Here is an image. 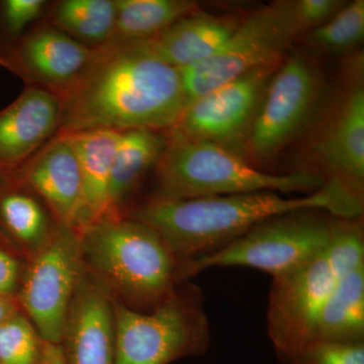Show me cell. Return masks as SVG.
I'll list each match as a JSON object with an SVG mask.
<instances>
[{"mask_svg":"<svg viewBox=\"0 0 364 364\" xmlns=\"http://www.w3.org/2000/svg\"><path fill=\"white\" fill-rule=\"evenodd\" d=\"M58 133L130 129L170 131L188 105L178 69L148 41L95 50L63 92Z\"/></svg>","mask_w":364,"mask_h":364,"instance_id":"6da1fadb","label":"cell"},{"mask_svg":"<svg viewBox=\"0 0 364 364\" xmlns=\"http://www.w3.org/2000/svg\"><path fill=\"white\" fill-rule=\"evenodd\" d=\"M318 210L339 219H359L360 193L337 177L313 193L287 198L274 191L166 198L153 196L124 215L150 227L184 265L214 253L261 223L291 213Z\"/></svg>","mask_w":364,"mask_h":364,"instance_id":"7a4b0ae2","label":"cell"},{"mask_svg":"<svg viewBox=\"0 0 364 364\" xmlns=\"http://www.w3.org/2000/svg\"><path fill=\"white\" fill-rule=\"evenodd\" d=\"M78 235L86 269L133 310H152L186 280L184 263L161 237L126 215H105Z\"/></svg>","mask_w":364,"mask_h":364,"instance_id":"3957f363","label":"cell"},{"mask_svg":"<svg viewBox=\"0 0 364 364\" xmlns=\"http://www.w3.org/2000/svg\"><path fill=\"white\" fill-rule=\"evenodd\" d=\"M154 172L157 186L154 196L166 198H210L258 191L310 193L327 181L310 170L268 173L245 157L217 144L169 132Z\"/></svg>","mask_w":364,"mask_h":364,"instance_id":"277c9868","label":"cell"},{"mask_svg":"<svg viewBox=\"0 0 364 364\" xmlns=\"http://www.w3.org/2000/svg\"><path fill=\"white\" fill-rule=\"evenodd\" d=\"M364 262L359 219H339L328 247L298 269L273 279L267 311L269 338L279 358L314 341L326 301L340 279Z\"/></svg>","mask_w":364,"mask_h":364,"instance_id":"5b68a950","label":"cell"},{"mask_svg":"<svg viewBox=\"0 0 364 364\" xmlns=\"http://www.w3.org/2000/svg\"><path fill=\"white\" fill-rule=\"evenodd\" d=\"M114 364H170L205 354L210 325L200 289L177 287L148 312L133 310L114 298Z\"/></svg>","mask_w":364,"mask_h":364,"instance_id":"8992f818","label":"cell"},{"mask_svg":"<svg viewBox=\"0 0 364 364\" xmlns=\"http://www.w3.org/2000/svg\"><path fill=\"white\" fill-rule=\"evenodd\" d=\"M339 218L318 210L291 213L261 223L237 240L184 265L186 279L214 267H249L284 277L322 253Z\"/></svg>","mask_w":364,"mask_h":364,"instance_id":"52a82bcc","label":"cell"},{"mask_svg":"<svg viewBox=\"0 0 364 364\" xmlns=\"http://www.w3.org/2000/svg\"><path fill=\"white\" fill-rule=\"evenodd\" d=\"M301 37L293 0H280L256 9L240 21L213 56L178 69L188 105L253 69L279 63Z\"/></svg>","mask_w":364,"mask_h":364,"instance_id":"ba28073f","label":"cell"},{"mask_svg":"<svg viewBox=\"0 0 364 364\" xmlns=\"http://www.w3.org/2000/svg\"><path fill=\"white\" fill-rule=\"evenodd\" d=\"M324 78L312 56L287 54L269 85L246 144V158L277 156L312 124L320 109Z\"/></svg>","mask_w":364,"mask_h":364,"instance_id":"9c48e42d","label":"cell"},{"mask_svg":"<svg viewBox=\"0 0 364 364\" xmlns=\"http://www.w3.org/2000/svg\"><path fill=\"white\" fill-rule=\"evenodd\" d=\"M83 272L79 235L62 225L44 247L28 259L16 301L47 343H61Z\"/></svg>","mask_w":364,"mask_h":364,"instance_id":"30bf717a","label":"cell"},{"mask_svg":"<svg viewBox=\"0 0 364 364\" xmlns=\"http://www.w3.org/2000/svg\"><path fill=\"white\" fill-rule=\"evenodd\" d=\"M280 63L253 69L189 102L169 133L217 144L246 158L249 135Z\"/></svg>","mask_w":364,"mask_h":364,"instance_id":"8fae6325","label":"cell"},{"mask_svg":"<svg viewBox=\"0 0 364 364\" xmlns=\"http://www.w3.org/2000/svg\"><path fill=\"white\" fill-rule=\"evenodd\" d=\"M341 86L321 124L313 152L332 176L360 193L364 181L363 55L345 65Z\"/></svg>","mask_w":364,"mask_h":364,"instance_id":"7c38bea8","label":"cell"},{"mask_svg":"<svg viewBox=\"0 0 364 364\" xmlns=\"http://www.w3.org/2000/svg\"><path fill=\"white\" fill-rule=\"evenodd\" d=\"M95 50L44 21L11 42L0 44V67L60 95L80 76Z\"/></svg>","mask_w":364,"mask_h":364,"instance_id":"4fadbf2b","label":"cell"},{"mask_svg":"<svg viewBox=\"0 0 364 364\" xmlns=\"http://www.w3.org/2000/svg\"><path fill=\"white\" fill-rule=\"evenodd\" d=\"M6 176L37 196L59 225L77 233L82 198L80 171L65 134H57L20 168Z\"/></svg>","mask_w":364,"mask_h":364,"instance_id":"5bb4252c","label":"cell"},{"mask_svg":"<svg viewBox=\"0 0 364 364\" xmlns=\"http://www.w3.org/2000/svg\"><path fill=\"white\" fill-rule=\"evenodd\" d=\"M60 345L66 364H114V296L85 267Z\"/></svg>","mask_w":364,"mask_h":364,"instance_id":"9a60e30c","label":"cell"},{"mask_svg":"<svg viewBox=\"0 0 364 364\" xmlns=\"http://www.w3.org/2000/svg\"><path fill=\"white\" fill-rule=\"evenodd\" d=\"M61 98L36 85L0 111V172L13 173L58 134Z\"/></svg>","mask_w":364,"mask_h":364,"instance_id":"2e32d148","label":"cell"},{"mask_svg":"<svg viewBox=\"0 0 364 364\" xmlns=\"http://www.w3.org/2000/svg\"><path fill=\"white\" fill-rule=\"evenodd\" d=\"M235 16L198 11L179 18L148 41L162 60L177 69L200 63L215 54L240 23Z\"/></svg>","mask_w":364,"mask_h":364,"instance_id":"e0dca14e","label":"cell"},{"mask_svg":"<svg viewBox=\"0 0 364 364\" xmlns=\"http://www.w3.org/2000/svg\"><path fill=\"white\" fill-rule=\"evenodd\" d=\"M70 140L80 171V215L77 233L109 215L112 165L121 131L91 130L63 133Z\"/></svg>","mask_w":364,"mask_h":364,"instance_id":"ac0fdd59","label":"cell"},{"mask_svg":"<svg viewBox=\"0 0 364 364\" xmlns=\"http://www.w3.org/2000/svg\"><path fill=\"white\" fill-rule=\"evenodd\" d=\"M44 203L0 172V238L30 259L58 226Z\"/></svg>","mask_w":364,"mask_h":364,"instance_id":"d6986e66","label":"cell"},{"mask_svg":"<svg viewBox=\"0 0 364 364\" xmlns=\"http://www.w3.org/2000/svg\"><path fill=\"white\" fill-rule=\"evenodd\" d=\"M167 135L149 129L121 131L112 165L109 215H123L127 203L161 157Z\"/></svg>","mask_w":364,"mask_h":364,"instance_id":"ffe728a7","label":"cell"},{"mask_svg":"<svg viewBox=\"0 0 364 364\" xmlns=\"http://www.w3.org/2000/svg\"><path fill=\"white\" fill-rule=\"evenodd\" d=\"M364 262L340 279L326 301L314 341L363 342Z\"/></svg>","mask_w":364,"mask_h":364,"instance_id":"44dd1931","label":"cell"},{"mask_svg":"<svg viewBox=\"0 0 364 364\" xmlns=\"http://www.w3.org/2000/svg\"><path fill=\"white\" fill-rule=\"evenodd\" d=\"M116 21L105 46L144 42L200 9L193 0H114Z\"/></svg>","mask_w":364,"mask_h":364,"instance_id":"7402d4cb","label":"cell"},{"mask_svg":"<svg viewBox=\"0 0 364 364\" xmlns=\"http://www.w3.org/2000/svg\"><path fill=\"white\" fill-rule=\"evenodd\" d=\"M116 21L114 0H60L52 2L45 23L92 50L111 39Z\"/></svg>","mask_w":364,"mask_h":364,"instance_id":"603a6c76","label":"cell"},{"mask_svg":"<svg viewBox=\"0 0 364 364\" xmlns=\"http://www.w3.org/2000/svg\"><path fill=\"white\" fill-rule=\"evenodd\" d=\"M301 38L308 47L323 54L353 52L364 39V0L347 2L327 23Z\"/></svg>","mask_w":364,"mask_h":364,"instance_id":"cb8c5ba5","label":"cell"},{"mask_svg":"<svg viewBox=\"0 0 364 364\" xmlns=\"http://www.w3.org/2000/svg\"><path fill=\"white\" fill-rule=\"evenodd\" d=\"M46 343L20 311L0 324V364H42Z\"/></svg>","mask_w":364,"mask_h":364,"instance_id":"d4e9b609","label":"cell"},{"mask_svg":"<svg viewBox=\"0 0 364 364\" xmlns=\"http://www.w3.org/2000/svg\"><path fill=\"white\" fill-rule=\"evenodd\" d=\"M279 359L284 364H364V342L313 341Z\"/></svg>","mask_w":364,"mask_h":364,"instance_id":"484cf974","label":"cell"},{"mask_svg":"<svg viewBox=\"0 0 364 364\" xmlns=\"http://www.w3.org/2000/svg\"><path fill=\"white\" fill-rule=\"evenodd\" d=\"M52 2L0 0V44L11 42L44 21Z\"/></svg>","mask_w":364,"mask_h":364,"instance_id":"4316f807","label":"cell"},{"mask_svg":"<svg viewBox=\"0 0 364 364\" xmlns=\"http://www.w3.org/2000/svg\"><path fill=\"white\" fill-rule=\"evenodd\" d=\"M346 4L343 0H293L294 16L303 36L324 25Z\"/></svg>","mask_w":364,"mask_h":364,"instance_id":"83f0119b","label":"cell"},{"mask_svg":"<svg viewBox=\"0 0 364 364\" xmlns=\"http://www.w3.org/2000/svg\"><path fill=\"white\" fill-rule=\"evenodd\" d=\"M0 238V298L16 299L26 265L18 252Z\"/></svg>","mask_w":364,"mask_h":364,"instance_id":"f1b7e54d","label":"cell"},{"mask_svg":"<svg viewBox=\"0 0 364 364\" xmlns=\"http://www.w3.org/2000/svg\"><path fill=\"white\" fill-rule=\"evenodd\" d=\"M42 364H66L61 345L46 343L45 355Z\"/></svg>","mask_w":364,"mask_h":364,"instance_id":"f546056e","label":"cell"},{"mask_svg":"<svg viewBox=\"0 0 364 364\" xmlns=\"http://www.w3.org/2000/svg\"><path fill=\"white\" fill-rule=\"evenodd\" d=\"M20 311V306L16 299L0 298V324Z\"/></svg>","mask_w":364,"mask_h":364,"instance_id":"4dcf8cb0","label":"cell"}]
</instances>
